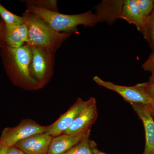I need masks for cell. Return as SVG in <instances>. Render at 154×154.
Listing matches in <instances>:
<instances>
[{
	"mask_svg": "<svg viewBox=\"0 0 154 154\" xmlns=\"http://www.w3.org/2000/svg\"><path fill=\"white\" fill-rule=\"evenodd\" d=\"M0 54L7 75L14 85L28 91L38 89L29 70L32 54L30 45L25 43L18 48H3Z\"/></svg>",
	"mask_w": 154,
	"mask_h": 154,
	"instance_id": "6da1fadb",
	"label": "cell"
},
{
	"mask_svg": "<svg viewBox=\"0 0 154 154\" xmlns=\"http://www.w3.org/2000/svg\"><path fill=\"white\" fill-rule=\"evenodd\" d=\"M28 30L27 44L55 54L71 33L54 30L38 15L26 10L22 15Z\"/></svg>",
	"mask_w": 154,
	"mask_h": 154,
	"instance_id": "7a4b0ae2",
	"label": "cell"
},
{
	"mask_svg": "<svg viewBox=\"0 0 154 154\" xmlns=\"http://www.w3.org/2000/svg\"><path fill=\"white\" fill-rule=\"evenodd\" d=\"M26 5L27 10L38 15L57 32L79 33L78 26L93 28L98 23L96 16L91 10L83 14L68 15L48 11L28 3Z\"/></svg>",
	"mask_w": 154,
	"mask_h": 154,
	"instance_id": "3957f363",
	"label": "cell"
},
{
	"mask_svg": "<svg viewBox=\"0 0 154 154\" xmlns=\"http://www.w3.org/2000/svg\"><path fill=\"white\" fill-rule=\"evenodd\" d=\"M30 47L32 54L29 66L30 74L37 82L38 89H40L47 84L52 76L54 54L40 48L33 46Z\"/></svg>",
	"mask_w": 154,
	"mask_h": 154,
	"instance_id": "277c9868",
	"label": "cell"
},
{
	"mask_svg": "<svg viewBox=\"0 0 154 154\" xmlns=\"http://www.w3.org/2000/svg\"><path fill=\"white\" fill-rule=\"evenodd\" d=\"M93 80L98 85L119 94L131 105L134 104L147 105L152 100L146 90V83L138 84L133 86H125L104 81L97 76H95Z\"/></svg>",
	"mask_w": 154,
	"mask_h": 154,
	"instance_id": "5b68a950",
	"label": "cell"
},
{
	"mask_svg": "<svg viewBox=\"0 0 154 154\" xmlns=\"http://www.w3.org/2000/svg\"><path fill=\"white\" fill-rule=\"evenodd\" d=\"M47 126H42L30 119L22 120L17 126L4 128L0 140L8 147L34 135L46 132Z\"/></svg>",
	"mask_w": 154,
	"mask_h": 154,
	"instance_id": "8992f818",
	"label": "cell"
},
{
	"mask_svg": "<svg viewBox=\"0 0 154 154\" xmlns=\"http://www.w3.org/2000/svg\"><path fill=\"white\" fill-rule=\"evenodd\" d=\"M28 30L25 24L9 25L0 19V49L18 48L27 43Z\"/></svg>",
	"mask_w": 154,
	"mask_h": 154,
	"instance_id": "52a82bcc",
	"label": "cell"
},
{
	"mask_svg": "<svg viewBox=\"0 0 154 154\" xmlns=\"http://www.w3.org/2000/svg\"><path fill=\"white\" fill-rule=\"evenodd\" d=\"M98 113L96 99L91 97L87 100L86 107L62 134L75 135L90 129L96 121Z\"/></svg>",
	"mask_w": 154,
	"mask_h": 154,
	"instance_id": "ba28073f",
	"label": "cell"
},
{
	"mask_svg": "<svg viewBox=\"0 0 154 154\" xmlns=\"http://www.w3.org/2000/svg\"><path fill=\"white\" fill-rule=\"evenodd\" d=\"M87 104V101L78 98L74 104L51 125L47 126L46 132L52 137L62 134L71 125L75 119Z\"/></svg>",
	"mask_w": 154,
	"mask_h": 154,
	"instance_id": "9c48e42d",
	"label": "cell"
},
{
	"mask_svg": "<svg viewBox=\"0 0 154 154\" xmlns=\"http://www.w3.org/2000/svg\"><path fill=\"white\" fill-rule=\"evenodd\" d=\"M124 0H104L94 8L98 23L106 22L112 25L121 14Z\"/></svg>",
	"mask_w": 154,
	"mask_h": 154,
	"instance_id": "30bf717a",
	"label": "cell"
},
{
	"mask_svg": "<svg viewBox=\"0 0 154 154\" xmlns=\"http://www.w3.org/2000/svg\"><path fill=\"white\" fill-rule=\"evenodd\" d=\"M52 137L47 133L34 135L15 145L26 154H47Z\"/></svg>",
	"mask_w": 154,
	"mask_h": 154,
	"instance_id": "8fae6325",
	"label": "cell"
},
{
	"mask_svg": "<svg viewBox=\"0 0 154 154\" xmlns=\"http://www.w3.org/2000/svg\"><path fill=\"white\" fill-rule=\"evenodd\" d=\"M132 106L144 128L146 143L143 154H154V119L147 105L134 104Z\"/></svg>",
	"mask_w": 154,
	"mask_h": 154,
	"instance_id": "7c38bea8",
	"label": "cell"
},
{
	"mask_svg": "<svg viewBox=\"0 0 154 154\" xmlns=\"http://www.w3.org/2000/svg\"><path fill=\"white\" fill-rule=\"evenodd\" d=\"M89 129L79 134H62L53 137L50 144L47 154L64 153L79 143L83 139Z\"/></svg>",
	"mask_w": 154,
	"mask_h": 154,
	"instance_id": "4fadbf2b",
	"label": "cell"
},
{
	"mask_svg": "<svg viewBox=\"0 0 154 154\" xmlns=\"http://www.w3.org/2000/svg\"><path fill=\"white\" fill-rule=\"evenodd\" d=\"M119 19H123L129 24L134 25L137 30L141 32L145 24V20L139 10L136 0H124Z\"/></svg>",
	"mask_w": 154,
	"mask_h": 154,
	"instance_id": "5bb4252c",
	"label": "cell"
},
{
	"mask_svg": "<svg viewBox=\"0 0 154 154\" xmlns=\"http://www.w3.org/2000/svg\"><path fill=\"white\" fill-rule=\"evenodd\" d=\"M91 129L87 131L79 143L63 154H93L91 140H90Z\"/></svg>",
	"mask_w": 154,
	"mask_h": 154,
	"instance_id": "9a60e30c",
	"label": "cell"
},
{
	"mask_svg": "<svg viewBox=\"0 0 154 154\" xmlns=\"http://www.w3.org/2000/svg\"><path fill=\"white\" fill-rule=\"evenodd\" d=\"M142 33L144 38L147 42L150 47L154 49V4L151 14L146 19L144 27Z\"/></svg>",
	"mask_w": 154,
	"mask_h": 154,
	"instance_id": "2e32d148",
	"label": "cell"
},
{
	"mask_svg": "<svg viewBox=\"0 0 154 154\" xmlns=\"http://www.w3.org/2000/svg\"><path fill=\"white\" fill-rule=\"evenodd\" d=\"M0 16L6 24L9 25L24 24V17L11 13L0 4Z\"/></svg>",
	"mask_w": 154,
	"mask_h": 154,
	"instance_id": "e0dca14e",
	"label": "cell"
},
{
	"mask_svg": "<svg viewBox=\"0 0 154 154\" xmlns=\"http://www.w3.org/2000/svg\"><path fill=\"white\" fill-rule=\"evenodd\" d=\"M24 2L31 4L38 8L48 11L58 12L57 7V1L54 0H28L23 1Z\"/></svg>",
	"mask_w": 154,
	"mask_h": 154,
	"instance_id": "ac0fdd59",
	"label": "cell"
},
{
	"mask_svg": "<svg viewBox=\"0 0 154 154\" xmlns=\"http://www.w3.org/2000/svg\"><path fill=\"white\" fill-rule=\"evenodd\" d=\"M137 4L142 16L145 20L151 14L153 9L154 0H136Z\"/></svg>",
	"mask_w": 154,
	"mask_h": 154,
	"instance_id": "d6986e66",
	"label": "cell"
},
{
	"mask_svg": "<svg viewBox=\"0 0 154 154\" xmlns=\"http://www.w3.org/2000/svg\"><path fill=\"white\" fill-rule=\"evenodd\" d=\"M142 67L144 71L148 72L151 74L147 84L148 85L153 84L154 83V49L146 61L143 64Z\"/></svg>",
	"mask_w": 154,
	"mask_h": 154,
	"instance_id": "ffe728a7",
	"label": "cell"
},
{
	"mask_svg": "<svg viewBox=\"0 0 154 154\" xmlns=\"http://www.w3.org/2000/svg\"><path fill=\"white\" fill-rule=\"evenodd\" d=\"M7 154H26L20 149L15 146L10 147L8 149Z\"/></svg>",
	"mask_w": 154,
	"mask_h": 154,
	"instance_id": "44dd1931",
	"label": "cell"
},
{
	"mask_svg": "<svg viewBox=\"0 0 154 154\" xmlns=\"http://www.w3.org/2000/svg\"><path fill=\"white\" fill-rule=\"evenodd\" d=\"M146 83V90L148 94L153 100H154V83L151 85H148Z\"/></svg>",
	"mask_w": 154,
	"mask_h": 154,
	"instance_id": "7402d4cb",
	"label": "cell"
},
{
	"mask_svg": "<svg viewBox=\"0 0 154 154\" xmlns=\"http://www.w3.org/2000/svg\"><path fill=\"white\" fill-rule=\"evenodd\" d=\"M91 146H92V152L93 154H106L103 152H101L97 148L96 146V143L94 141L91 140Z\"/></svg>",
	"mask_w": 154,
	"mask_h": 154,
	"instance_id": "603a6c76",
	"label": "cell"
},
{
	"mask_svg": "<svg viewBox=\"0 0 154 154\" xmlns=\"http://www.w3.org/2000/svg\"><path fill=\"white\" fill-rule=\"evenodd\" d=\"M8 147L0 140V154H7Z\"/></svg>",
	"mask_w": 154,
	"mask_h": 154,
	"instance_id": "cb8c5ba5",
	"label": "cell"
},
{
	"mask_svg": "<svg viewBox=\"0 0 154 154\" xmlns=\"http://www.w3.org/2000/svg\"><path fill=\"white\" fill-rule=\"evenodd\" d=\"M149 111L152 117L154 119V100H152L151 102L149 105H147Z\"/></svg>",
	"mask_w": 154,
	"mask_h": 154,
	"instance_id": "d4e9b609",
	"label": "cell"
}]
</instances>
